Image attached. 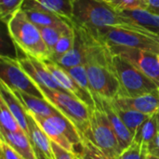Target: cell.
<instances>
[{"label":"cell","mask_w":159,"mask_h":159,"mask_svg":"<svg viewBox=\"0 0 159 159\" xmlns=\"http://www.w3.org/2000/svg\"><path fill=\"white\" fill-rule=\"evenodd\" d=\"M75 154L81 159H110L91 139L83 135L81 144Z\"/></svg>","instance_id":"23"},{"label":"cell","mask_w":159,"mask_h":159,"mask_svg":"<svg viewBox=\"0 0 159 159\" xmlns=\"http://www.w3.org/2000/svg\"><path fill=\"white\" fill-rule=\"evenodd\" d=\"M0 124L2 131L6 132H20L23 131L20 127L18 121L4 102L3 100L0 99ZM24 132V131H23Z\"/></svg>","instance_id":"24"},{"label":"cell","mask_w":159,"mask_h":159,"mask_svg":"<svg viewBox=\"0 0 159 159\" xmlns=\"http://www.w3.org/2000/svg\"><path fill=\"white\" fill-rule=\"evenodd\" d=\"M72 21L73 25L83 27L92 34L106 27H122L155 35L121 15L104 0H74Z\"/></svg>","instance_id":"1"},{"label":"cell","mask_w":159,"mask_h":159,"mask_svg":"<svg viewBox=\"0 0 159 159\" xmlns=\"http://www.w3.org/2000/svg\"><path fill=\"white\" fill-rule=\"evenodd\" d=\"M37 27L40 31L43 41L45 42L46 46L48 47V48L50 51V54L52 53L56 44L60 40V38L64 34H69V33H65L58 28H54V27H43V26H37Z\"/></svg>","instance_id":"27"},{"label":"cell","mask_w":159,"mask_h":159,"mask_svg":"<svg viewBox=\"0 0 159 159\" xmlns=\"http://www.w3.org/2000/svg\"><path fill=\"white\" fill-rule=\"evenodd\" d=\"M148 155V149L145 146L133 141L128 148L122 151L118 159H147Z\"/></svg>","instance_id":"30"},{"label":"cell","mask_w":159,"mask_h":159,"mask_svg":"<svg viewBox=\"0 0 159 159\" xmlns=\"http://www.w3.org/2000/svg\"><path fill=\"white\" fill-rule=\"evenodd\" d=\"M121 15L131 20L135 24L144 28L151 34L159 36V15L148 9H130L118 11Z\"/></svg>","instance_id":"19"},{"label":"cell","mask_w":159,"mask_h":159,"mask_svg":"<svg viewBox=\"0 0 159 159\" xmlns=\"http://www.w3.org/2000/svg\"><path fill=\"white\" fill-rule=\"evenodd\" d=\"M73 2L74 0H25L21 9L40 7L73 23Z\"/></svg>","instance_id":"15"},{"label":"cell","mask_w":159,"mask_h":159,"mask_svg":"<svg viewBox=\"0 0 159 159\" xmlns=\"http://www.w3.org/2000/svg\"><path fill=\"white\" fill-rule=\"evenodd\" d=\"M148 154L159 157V133L148 147Z\"/></svg>","instance_id":"33"},{"label":"cell","mask_w":159,"mask_h":159,"mask_svg":"<svg viewBox=\"0 0 159 159\" xmlns=\"http://www.w3.org/2000/svg\"><path fill=\"white\" fill-rule=\"evenodd\" d=\"M66 71L69 73V75L74 78V80L77 83V85L81 89H83L87 93H89V95L93 97V91L89 84V80L88 77L85 65H78L75 67H72V68L66 69Z\"/></svg>","instance_id":"26"},{"label":"cell","mask_w":159,"mask_h":159,"mask_svg":"<svg viewBox=\"0 0 159 159\" xmlns=\"http://www.w3.org/2000/svg\"><path fill=\"white\" fill-rule=\"evenodd\" d=\"M113 105H114L117 115L122 119V121L127 126V128L131 132V134L133 135V138H134V135L137 132L140 126L146 119H148L150 116L144 115V114L137 112V111H133V110H129V109H124V108H121V107L115 105L114 103H113Z\"/></svg>","instance_id":"22"},{"label":"cell","mask_w":159,"mask_h":159,"mask_svg":"<svg viewBox=\"0 0 159 159\" xmlns=\"http://www.w3.org/2000/svg\"><path fill=\"white\" fill-rule=\"evenodd\" d=\"M113 66L120 86L118 96L137 97L159 89L152 79L122 56L113 54Z\"/></svg>","instance_id":"4"},{"label":"cell","mask_w":159,"mask_h":159,"mask_svg":"<svg viewBox=\"0 0 159 159\" xmlns=\"http://www.w3.org/2000/svg\"><path fill=\"white\" fill-rule=\"evenodd\" d=\"M25 0H0V15L3 22L7 23L8 20L21 9Z\"/></svg>","instance_id":"28"},{"label":"cell","mask_w":159,"mask_h":159,"mask_svg":"<svg viewBox=\"0 0 159 159\" xmlns=\"http://www.w3.org/2000/svg\"><path fill=\"white\" fill-rule=\"evenodd\" d=\"M6 24L12 41L24 54L40 61L50 59V51L43 41L38 27L27 18L21 9Z\"/></svg>","instance_id":"2"},{"label":"cell","mask_w":159,"mask_h":159,"mask_svg":"<svg viewBox=\"0 0 159 159\" xmlns=\"http://www.w3.org/2000/svg\"><path fill=\"white\" fill-rule=\"evenodd\" d=\"M116 11L130 10V9H147L148 5L146 0H104Z\"/></svg>","instance_id":"29"},{"label":"cell","mask_w":159,"mask_h":159,"mask_svg":"<svg viewBox=\"0 0 159 159\" xmlns=\"http://www.w3.org/2000/svg\"><path fill=\"white\" fill-rule=\"evenodd\" d=\"M108 47L113 54L120 55L127 59L146 76L152 79L159 88V59L157 54L122 46Z\"/></svg>","instance_id":"8"},{"label":"cell","mask_w":159,"mask_h":159,"mask_svg":"<svg viewBox=\"0 0 159 159\" xmlns=\"http://www.w3.org/2000/svg\"><path fill=\"white\" fill-rule=\"evenodd\" d=\"M52 142V141H51ZM52 150L56 159H75V155L61 148L58 144L52 142Z\"/></svg>","instance_id":"32"},{"label":"cell","mask_w":159,"mask_h":159,"mask_svg":"<svg viewBox=\"0 0 159 159\" xmlns=\"http://www.w3.org/2000/svg\"><path fill=\"white\" fill-rule=\"evenodd\" d=\"M156 116H157V127H158V131H159V109H158V111L156 113Z\"/></svg>","instance_id":"35"},{"label":"cell","mask_w":159,"mask_h":159,"mask_svg":"<svg viewBox=\"0 0 159 159\" xmlns=\"http://www.w3.org/2000/svg\"><path fill=\"white\" fill-rule=\"evenodd\" d=\"M74 155H75V159H81L79 157H78V156H76L75 154H74Z\"/></svg>","instance_id":"37"},{"label":"cell","mask_w":159,"mask_h":159,"mask_svg":"<svg viewBox=\"0 0 159 159\" xmlns=\"http://www.w3.org/2000/svg\"><path fill=\"white\" fill-rule=\"evenodd\" d=\"M147 159H159V157H155V156H153V155H148V157Z\"/></svg>","instance_id":"36"},{"label":"cell","mask_w":159,"mask_h":159,"mask_svg":"<svg viewBox=\"0 0 159 159\" xmlns=\"http://www.w3.org/2000/svg\"><path fill=\"white\" fill-rule=\"evenodd\" d=\"M47 67V69L50 72V74L53 75L55 80L59 83V85L67 92L71 93L75 97H76L78 100L83 102L85 104H87L91 110L95 108V101L94 98L87 93L83 89H81L77 83L74 80V78L69 75V73L59 65L57 62L53 61L50 59L42 61Z\"/></svg>","instance_id":"9"},{"label":"cell","mask_w":159,"mask_h":159,"mask_svg":"<svg viewBox=\"0 0 159 159\" xmlns=\"http://www.w3.org/2000/svg\"><path fill=\"white\" fill-rule=\"evenodd\" d=\"M44 98L54 105L60 113L71 121L81 135L90 137V114L91 109L83 102L69 92L50 89L37 85Z\"/></svg>","instance_id":"3"},{"label":"cell","mask_w":159,"mask_h":159,"mask_svg":"<svg viewBox=\"0 0 159 159\" xmlns=\"http://www.w3.org/2000/svg\"><path fill=\"white\" fill-rule=\"evenodd\" d=\"M27 111V110H26ZM31 116L34 119V121L39 125V127L44 130V132L48 135V137L56 144H58L59 146H61V148L65 149L66 151L75 154V147L72 144V143L53 125L51 124L47 117L41 116H37L30 111H27Z\"/></svg>","instance_id":"20"},{"label":"cell","mask_w":159,"mask_h":159,"mask_svg":"<svg viewBox=\"0 0 159 159\" xmlns=\"http://www.w3.org/2000/svg\"><path fill=\"white\" fill-rule=\"evenodd\" d=\"M95 101V108L90 114V137L110 159H118L122 153L117 138L113 128L102 109L99 102Z\"/></svg>","instance_id":"6"},{"label":"cell","mask_w":159,"mask_h":159,"mask_svg":"<svg viewBox=\"0 0 159 159\" xmlns=\"http://www.w3.org/2000/svg\"><path fill=\"white\" fill-rule=\"evenodd\" d=\"M1 147V159H24L20 157L17 152H15L6 142H0Z\"/></svg>","instance_id":"31"},{"label":"cell","mask_w":159,"mask_h":159,"mask_svg":"<svg viewBox=\"0 0 159 159\" xmlns=\"http://www.w3.org/2000/svg\"><path fill=\"white\" fill-rule=\"evenodd\" d=\"M1 140L6 142L24 159H37L31 139L23 132H6L0 130Z\"/></svg>","instance_id":"18"},{"label":"cell","mask_w":159,"mask_h":159,"mask_svg":"<svg viewBox=\"0 0 159 159\" xmlns=\"http://www.w3.org/2000/svg\"><path fill=\"white\" fill-rule=\"evenodd\" d=\"M93 98H94V100H96L99 102L102 109L105 113V115L113 128V130L117 138L121 151H124L133 142V135L131 134V132L129 130L127 126L124 124L122 119L117 115L111 101L102 99L96 94H93Z\"/></svg>","instance_id":"11"},{"label":"cell","mask_w":159,"mask_h":159,"mask_svg":"<svg viewBox=\"0 0 159 159\" xmlns=\"http://www.w3.org/2000/svg\"><path fill=\"white\" fill-rule=\"evenodd\" d=\"M93 35L108 46L138 48L159 55V36L157 35H149L122 27H106Z\"/></svg>","instance_id":"5"},{"label":"cell","mask_w":159,"mask_h":159,"mask_svg":"<svg viewBox=\"0 0 159 159\" xmlns=\"http://www.w3.org/2000/svg\"><path fill=\"white\" fill-rule=\"evenodd\" d=\"M74 43H75V31L69 34H64L56 44L51 53L50 60H52L53 61H58L61 57H63L66 53H68L72 49Z\"/></svg>","instance_id":"25"},{"label":"cell","mask_w":159,"mask_h":159,"mask_svg":"<svg viewBox=\"0 0 159 159\" xmlns=\"http://www.w3.org/2000/svg\"><path fill=\"white\" fill-rule=\"evenodd\" d=\"M0 61L1 82L5 83L11 89L45 99L37 85L20 67L17 58L1 55Z\"/></svg>","instance_id":"7"},{"label":"cell","mask_w":159,"mask_h":159,"mask_svg":"<svg viewBox=\"0 0 159 159\" xmlns=\"http://www.w3.org/2000/svg\"><path fill=\"white\" fill-rule=\"evenodd\" d=\"M158 59H159V55H158Z\"/></svg>","instance_id":"38"},{"label":"cell","mask_w":159,"mask_h":159,"mask_svg":"<svg viewBox=\"0 0 159 159\" xmlns=\"http://www.w3.org/2000/svg\"><path fill=\"white\" fill-rule=\"evenodd\" d=\"M111 102L118 107L152 116L155 115L159 109V89L155 92L137 97L117 96Z\"/></svg>","instance_id":"12"},{"label":"cell","mask_w":159,"mask_h":159,"mask_svg":"<svg viewBox=\"0 0 159 159\" xmlns=\"http://www.w3.org/2000/svg\"><path fill=\"white\" fill-rule=\"evenodd\" d=\"M158 127L157 121V116L152 115L146 119L138 129L137 132L134 135L133 141L143 144L147 149L153 141L156 139L157 135L158 134Z\"/></svg>","instance_id":"21"},{"label":"cell","mask_w":159,"mask_h":159,"mask_svg":"<svg viewBox=\"0 0 159 159\" xmlns=\"http://www.w3.org/2000/svg\"><path fill=\"white\" fill-rule=\"evenodd\" d=\"M11 90L21 101L22 104L24 105L27 111H30L37 116H41L44 117H49L53 116L61 115L60 111L46 99L32 96L30 94L20 92L16 89H11Z\"/></svg>","instance_id":"17"},{"label":"cell","mask_w":159,"mask_h":159,"mask_svg":"<svg viewBox=\"0 0 159 159\" xmlns=\"http://www.w3.org/2000/svg\"><path fill=\"white\" fill-rule=\"evenodd\" d=\"M17 59L20 67L36 85L44 86L54 90L67 92L55 80L42 61L30 57L26 54H24L23 57H19Z\"/></svg>","instance_id":"10"},{"label":"cell","mask_w":159,"mask_h":159,"mask_svg":"<svg viewBox=\"0 0 159 159\" xmlns=\"http://www.w3.org/2000/svg\"><path fill=\"white\" fill-rule=\"evenodd\" d=\"M148 5V10L159 15V0H146Z\"/></svg>","instance_id":"34"},{"label":"cell","mask_w":159,"mask_h":159,"mask_svg":"<svg viewBox=\"0 0 159 159\" xmlns=\"http://www.w3.org/2000/svg\"><path fill=\"white\" fill-rule=\"evenodd\" d=\"M28 128L30 133V139L36 153L37 159H56L53 150L52 142L34 121L31 115L27 112Z\"/></svg>","instance_id":"14"},{"label":"cell","mask_w":159,"mask_h":159,"mask_svg":"<svg viewBox=\"0 0 159 159\" xmlns=\"http://www.w3.org/2000/svg\"><path fill=\"white\" fill-rule=\"evenodd\" d=\"M21 10L25 13L27 18L36 26L54 27L65 33H71L74 31L73 23L40 7H30Z\"/></svg>","instance_id":"13"},{"label":"cell","mask_w":159,"mask_h":159,"mask_svg":"<svg viewBox=\"0 0 159 159\" xmlns=\"http://www.w3.org/2000/svg\"><path fill=\"white\" fill-rule=\"evenodd\" d=\"M0 99L4 101V102L7 104V106L12 113L14 117L18 121L21 129L30 138L29 128H28V119H27V111H26L24 105L22 104L21 101L3 82H1Z\"/></svg>","instance_id":"16"}]
</instances>
